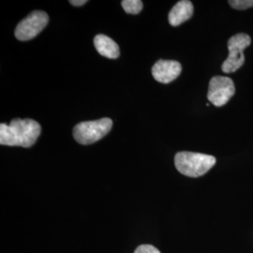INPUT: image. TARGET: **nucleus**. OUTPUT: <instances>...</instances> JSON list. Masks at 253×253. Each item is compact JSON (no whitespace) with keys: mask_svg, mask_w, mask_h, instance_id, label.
<instances>
[{"mask_svg":"<svg viewBox=\"0 0 253 253\" xmlns=\"http://www.w3.org/2000/svg\"><path fill=\"white\" fill-rule=\"evenodd\" d=\"M42 126L33 119L15 118L8 124H0V145L30 147L36 143Z\"/></svg>","mask_w":253,"mask_h":253,"instance_id":"1","label":"nucleus"},{"mask_svg":"<svg viewBox=\"0 0 253 253\" xmlns=\"http://www.w3.org/2000/svg\"><path fill=\"white\" fill-rule=\"evenodd\" d=\"M215 157L207 154L183 151L174 157V165L178 172L189 177H199L215 166Z\"/></svg>","mask_w":253,"mask_h":253,"instance_id":"2","label":"nucleus"},{"mask_svg":"<svg viewBox=\"0 0 253 253\" xmlns=\"http://www.w3.org/2000/svg\"><path fill=\"white\" fill-rule=\"evenodd\" d=\"M112 126L113 121L108 118L95 121H84L73 127V137L81 145H91L107 135Z\"/></svg>","mask_w":253,"mask_h":253,"instance_id":"3","label":"nucleus"},{"mask_svg":"<svg viewBox=\"0 0 253 253\" xmlns=\"http://www.w3.org/2000/svg\"><path fill=\"white\" fill-rule=\"evenodd\" d=\"M252 43V38L245 33H238L228 41L229 55L222 63L221 69L225 73H235L245 63L244 51Z\"/></svg>","mask_w":253,"mask_h":253,"instance_id":"4","label":"nucleus"},{"mask_svg":"<svg viewBox=\"0 0 253 253\" xmlns=\"http://www.w3.org/2000/svg\"><path fill=\"white\" fill-rule=\"evenodd\" d=\"M48 22L49 16L44 11H32L17 25L15 29V37L21 42L32 40L45 28Z\"/></svg>","mask_w":253,"mask_h":253,"instance_id":"5","label":"nucleus"},{"mask_svg":"<svg viewBox=\"0 0 253 253\" xmlns=\"http://www.w3.org/2000/svg\"><path fill=\"white\" fill-rule=\"evenodd\" d=\"M235 93V84L229 77L215 76L209 82L208 99L217 107L225 105Z\"/></svg>","mask_w":253,"mask_h":253,"instance_id":"6","label":"nucleus"},{"mask_svg":"<svg viewBox=\"0 0 253 253\" xmlns=\"http://www.w3.org/2000/svg\"><path fill=\"white\" fill-rule=\"evenodd\" d=\"M182 72V66L174 60L161 59L154 64L152 75L156 81L162 84H169L174 81Z\"/></svg>","mask_w":253,"mask_h":253,"instance_id":"7","label":"nucleus"},{"mask_svg":"<svg viewBox=\"0 0 253 253\" xmlns=\"http://www.w3.org/2000/svg\"><path fill=\"white\" fill-rule=\"evenodd\" d=\"M193 15V5L189 0H181L171 9L168 15L169 23L172 27H178L188 21Z\"/></svg>","mask_w":253,"mask_h":253,"instance_id":"8","label":"nucleus"},{"mask_svg":"<svg viewBox=\"0 0 253 253\" xmlns=\"http://www.w3.org/2000/svg\"><path fill=\"white\" fill-rule=\"evenodd\" d=\"M94 45L99 54L110 59H116L120 54L118 43L108 36L97 35L94 39Z\"/></svg>","mask_w":253,"mask_h":253,"instance_id":"9","label":"nucleus"},{"mask_svg":"<svg viewBox=\"0 0 253 253\" xmlns=\"http://www.w3.org/2000/svg\"><path fill=\"white\" fill-rule=\"evenodd\" d=\"M121 5L128 14H138L143 9V1L141 0H123Z\"/></svg>","mask_w":253,"mask_h":253,"instance_id":"10","label":"nucleus"},{"mask_svg":"<svg viewBox=\"0 0 253 253\" xmlns=\"http://www.w3.org/2000/svg\"><path fill=\"white\" fill-rule=\"evenodd\" d=\"M229 4L234 9L243 10L253 7V0H231Z\"/></svg>","mask_w":253,"mask_h":253,"instance_id":"11","label":"nucleus"},{"mask_svg":"<svg viewBox=\"0 0 253 253\" xmlns=\"http://www.w3.org/2000/svg\"><path fill=\"white\" fill-rule=\"evenodd\" d=\"M134 253H161V252L152 245H141L136 249Z\"/></svg>","mask_w":253,"mask_h":253,"instance_id":"12","label":"nucleus"},{"mask_svg":"<svg viewBox=\"0 0 253 253\" xmlns=\"http://www.w3.org/2000/svg\"><path fill=\"white\" fill-rule=\"evenodd\" d=\"M87 1L86 0H71L70 3L73 5V6H76V7H79V6H83L84 4H85Z\"/></svg>","mask_w":253,"mask_h":253,"instance_id":"13","label":"nucleus"}]
</instances>
